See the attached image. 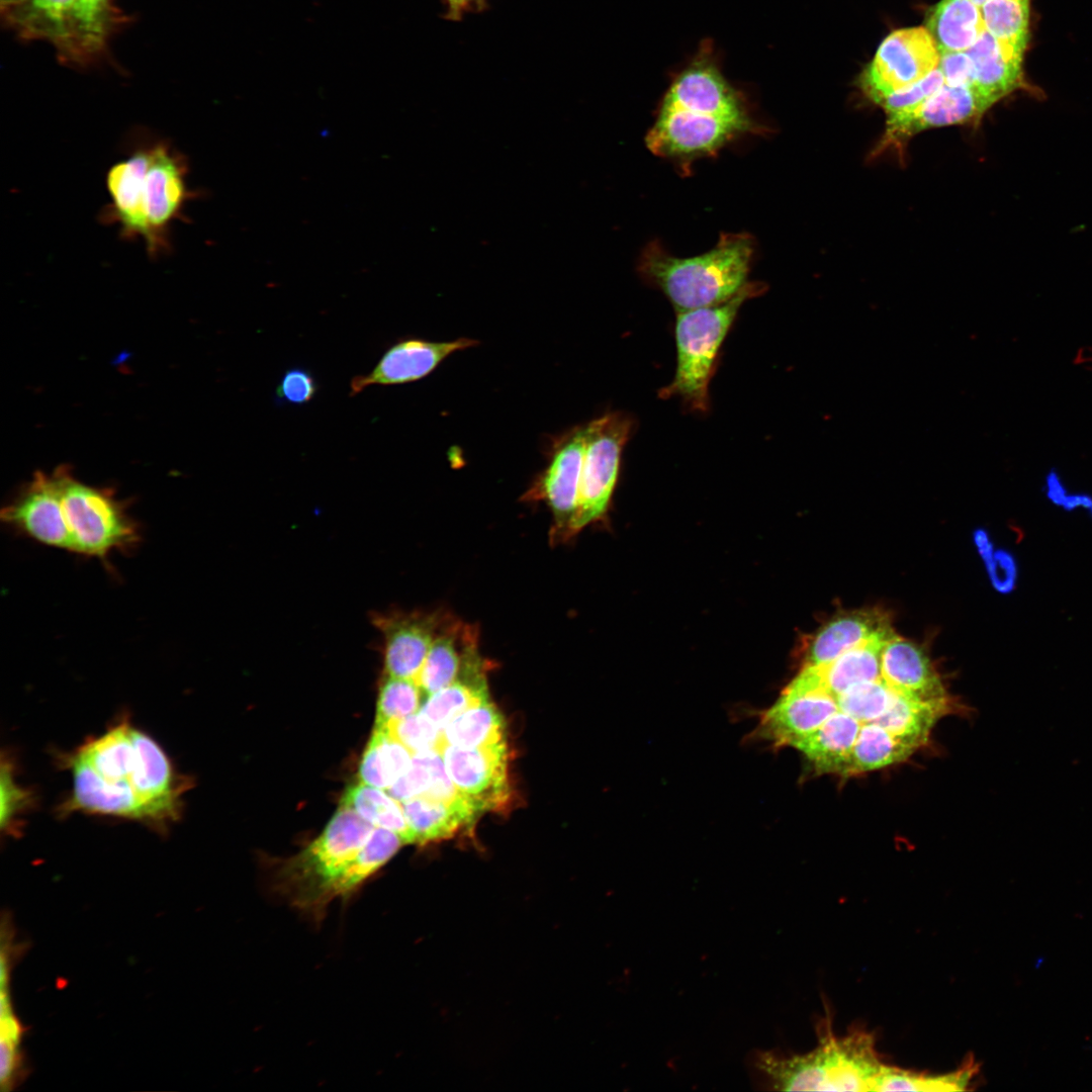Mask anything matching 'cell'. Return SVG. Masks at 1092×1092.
Returning a JSON list of instances; mask_svg holds the SVG:
<instances>
[{"label":"cell","instance_id":"1","mask_svg":"<svg viewBox=\"0 0 1092 1092\" xmlns=\"http://www.w3.org/2000/svg\"><path fill=\"white\" fill-rule=\"evenodd\" d=\"M59 761L72 776V790L58 811L136 821L163 832L177 822L192 781L180 774L161 745L120 717L103 733L88 737Z\"/></svg>","mask_w":1092,"mask_h":1092},{"label":"cell","instance_id":"2","mask_svg":"<svg viewBox=\"0 0 1092 1092\" xmlns=\"http://www.w3.org/2000/svg\"><path fill=\"white\" fill-rule=\"evenodd\" d=\"M187 163L169 143L142 144L115 163L106 176L111 198L104 218L118 225L126 239H142L157 258L170 250V226L192 196Z\"/></svg>","mask_w":1092,"mask_h":1092},{"label":"cell","instance_id":"3","mask_svg":"<svg viewBox=\"0 0 1092 1092\" xmlns=\"http://www.w3.org/2000/svg\"><path fill=\"white\" fill-rule=\"evenodd\" d=\"M754 253L747 234H722L710 251L680 258L652 242L640 255L641 276L660 289L676 311L721 303L740 291Z\"/></svg>","mask_w":1092,"mask_h":1092},{"label":"cell","instance_id":"4","mask_svg":"<svg viewBox=\"0 0 1092 1092\" xmlns=\"http://www.w3.org/2000/svg\"><path fill=\"white\" fill-rule=\"evenodd\" d=\"M819 1043L802 1055L781 1056L760 1053L756 1067L776 1090L782 1091H872V1084L884 1062L875 1035L853 1028L843 1036L834 1033L826 1015L818 1029Z\"/></svg>","mask_w":1092,"mask_h":1092},{"label":"cell","instance_id":"5","mask_svg":"<svg viewBox=\"0 0 1092 1092\" xmlns=\"http://www.w3.org/2000/svg\"><path fill=\"white\" fill-rule=\"evenodd\" d=\"M373 830L354 810L340 805L314 841L275 867L272 889L300 914L321 923L336 899L340 878Z\"/></svg>","mask_w":1092,"mask_h":1092},{"label":"cell","instance_id":"6","mask_svg":"<svg viewBox=\"0 0 1092 1092\" xmlns=\"http://www.w3.org/2000/svg\"><path fill=\"white\" fill-rule=\"evenodd\" d=\"M764 289L760 282H747L734 296L721 303L676 311V370L671 383L662 389V397L678 396L691 408L700 412L708 408L709 382L720 347L741 305Z\"/></svg>","mask_w":1092,"mask_h":1092},{"label":"cell","instance_id":"7","mask_svg":"<svg viewBox=\"0 0 1092 1092\" xmlns=\"http://www.w3.org/2000/svg\"><path fill=\"white\" fill-rule=\"evenodd\" d=\"M58 470L72 552L104 558L138 543V526L112 492L77 480L65 466Z\"/></svg>","mask_w":1092,"mask_h":1092},{"label":"cell","instance_id":"8","mask_svg":"<svg viewBox=\"0 0 1092 1092\" xmlns=\"http://www.w3.org/2000/svg\"><path fill=\"white\" fill-rule=\"evenodd\" d=\"M631 429L632 421L623 413H608L585 425L577 508L566 541L605 516Z\"/></svg>","mask_w":1092,"mask_h":1092},{"label":"cell","instance_id":"9","mask_svg":"<svg viewBox=\"0 0 1092 1092\" xmlns=\"http://www.w3.org/2000/svg\"><path fill=\"white\" fill-rule=\"evenodd\" d=\"M2 13L22 37L46 39L66 59H88L103 48L85 0H18Z\"/></svg>","mask_w":1092,"mask_h":1092},{"label":"cell","instance_id":"10","mask_svg":"<svg viewBox=\"0 0 1092 1092\" xmlns=\"http://www.w3.org/2000/svg\"><path fill=\"white\" fill-rule=\"evenodd\" d=\"M940 53L924 26L890 33L858 77V86L873 102L921 81L938 68Z\"/></svg>","mask_w":1092,"mask_h":1092},{"label":"cell","instance_id":"11","mask_svg":"<svg viewBox=\"0 0 1092 1092\" xmlns=\"http://www.w3.org/2000/svg\"><path fill=\"white\" fill-rule=\"evenodd\" d=\"M761 130L711 115L660 106L645 142L654 155L688 164L717 154L737 136Z\"/></svg>","mask_w":1092,"mask_h":1092},{"label":"cell","instance_id":"12","mask_svg":"<svg viewBox=\"0 0 1092 1092\" xmlns=\"http://www.w3.org/2000/svg\"><path fill=\"white\" fill-rule=\"evenodd\" d=\"M837 712L816 666L804 665L779 700L759 719L757 736L776 746H794Z\"/></svg>","mask_w":1092,"mask_h":1092},{"label":"cell","instance_id":"13","mask_svg":"<svg viewBox=\"0 0 1092 1092\" xmlns=\"http://www.w3.org/2000/svg\"><path fill=\"white\" fill-rule=\"evenodd\" d=\"M585 425L576 426L554 439L545 469L523 495L526 502H544L551 510L552 543L566 541L577 508L584 454Z\"/></svg>","mask_w":1092,"mask_h":1092},{"label":"cell","instance_id":"14","mask_svg":"<svg viewBox=\"0 0 1092 1092\" xmlns=\"http://www.w3.org/2000/svg\"><path fill=\"white\" fill-rule=\"evenodd\" d=\"M661 106L711 115L762 129L728 82L711 49L703 48L671 81Z\"/></svg>","mask_w":1092,"mask_h":1092},{"label":"cell","instance_id":"15","mask_svg":"<svg viewBox=\"0 0 1092 1092\" xmlns=\"http://www.w3.org/2000/svg\"><path fill=\"white\" fill-rule=\"evenodd\" d=\"M441 754L449 778L479 813L500 810L510 802L507 743L484 747L444 745Z\"/></svg>","mask_w":1092,"mask_h":1092},{"label":"cell","instance_id":"16","mask_svg":"<svg viewBox=\"0 0 1092 1092\" xmlns=\"http://www.w3.org/2000/svg\"><path fill=\"white\" fill-rule=\"evenodd\" d=\"M989 105L970 86L943 84L914 109L887 116L885 132L873 156L901 148L919 132L936 127L978 123Z\"/></svg>","mask_w":1092,"mask_h":1092},{"label":"cell","instance_id":"17","mask_svg":"<svg viewBox=\"0 0 1092 1092\" xmlns=\"http://www.w3.org/2000/svg\"><path fill=\"white\" fill-rule=\"evenodd\" d=\"M1 519L39 543L71 551L58 468L52 474L36 472L15 499L2 509Z\"/></svg>","mask_w":1092,"mask_h":1092},{"label":"cell","instance_id":"18","mask_svg":"<svg viewBox=\"0 0 1092 1092\" xmlns=\"http://www.w3.org/2000/svg\"><path fill=\"white\" fill-rule=\"evenodd\" d=\"M448 613L392 612L373 616L383 636L386 675L416 680Z\"/></svg>","mask_w":1092,"mask_h":1092},{"label":"cell","instance_id":"19","mask_svg":"<svg viewBox=\"0 0 1092 1092\" xmlns=\"http://www.w3.org/2000/svg\"><path fill=\"white\" fill-rule=\"evenodd\" d=\"M477 344L476 340L470 338L446 342L418 338L398 340L382 354L368 374L352 378L349 394L357 395L371 385H398L420 380L451 354Z\"/></svg>","mask_w":1092,"mask_h":1092},{"label":"cell","instance_id":"20","mask_svg":"<svg viewBox=\"0 0 1092 1092\" xmlns=\"http://www.w3.org/2000/svg\"><path fill=\"white\" fill-rule=\"evenodd\" d=\"M881 675L891 688L907 697L950 704L928 656L918 645L894 633L882 650Z\"/></svg>","mask_w":1092,"mask_h":1092},{"label":"cell","instance_id":"21","mask_svg":"<svg viewBox=\"0 0 1092 1092\" xmlns=\"http://www.w3.org/2000/svg\"><path fill=\"white\" fill-rule=\"evenodd\" d=\"M966 52L974 65V82L971 87L990 108L1012 92L1028 89L1022 72L1023 58L985 28Z\"/></svg>","mask_w":1092,"mask_h":1092},{"label":"cell","instance_id":"22","mask_svg":"<svg viewBox=\"0 0 1092 1092\" xmlns=\"http://www.w3.org/2000/svg\"><path fill=\"white\" fill-rule=\"evenodd\" d=\"M891 632L888 616L876 609L836 615L811 639L805 665H826L861 642Z\"/></svg>","mask_w":1092,"mask_h":1092},{"label":"cell","instance_id":"23","mask_svg":"<svg viewBox=\"0 0 1092 1092\" xmlns=\"http://www.w3.org/2000/svg\"><path fill=\"white\" fill-rule=\"evenodd\" d=\"M477 638L478 631L474 626L447 615L415 680L425 695L446 688L458 678L466 647Z\"/></svg>","mask_w":1092,"mask_h":1092},{"label":"cell","instance_id":"24","mask_svg":"<svg viewBox=\"0 0 1092 1092\" xmlns=\"http://www.w3.org/2000/svg\"><path fill=\"white\" fill-rule=\"evenodd\" d=\"M860 728L857 720L837 711L818 730L793 747L806 756L817 772L846 778Z\"/></svg>","mask_w":1092,"mask_h":1092},{"label":"cell","instance_id":"25","mask_svg":"<svg viewBox=\"0 0 1092 1092\" xmlns=\"http://www.w3.org/2000/svg\"><path fill=\"white\" fill-rule=\"evenodd\" d=\"M412 843L424 844L452 837L480 813L469 803L452 804L429 796L402 802Z\"/></svg>","mask_w":1092,"mask_h":1092},{"label":"cell","instance_id":"26","mask_svg":"<svg viewBox=\"0 0 1092 1092\" xmlns=\"http://www.w3.org/2000/svg\"><path fill=\"white\" fill-rule=\"evenodd\" d=\"M924 24L940 54L966 52L984 29L981 7L973 0H940L927 9Z\"/></svg>","mask_w":1092,"mask_h":1092},{"label":"cell","instance_id":"27","mask_svg":"<svg viewBox=\"0 0 1092 1092\" xmlns=\"http://www.w3.org/2000/svg\"><path fill=\"white\" fill-rule=\"evenodd\" d=\"M892 634L875 636L846 650L830 663L816 666L824 689L836 697L855 685L880 679L882 650Z\"/></svg>","mask_w":1092,"mask_h":1092},{"label":"cell","instance_id":"28","mask_svg":"<svg viewBox=\"0 0 1092 1092\" xmlns=\"http://www.w3.org/2000/svg\"><path fill=\"white\" fill-rule=\"evenodd\" d=\"M399 802L418 796H429L452 804L467 800L449 778L440 750L415 753L411 767L386 790Z\"/></svg>","mask_w":1092,"mask_h":1092},{"label":"cell","instance_id":"29","mask_svg":"<svg viewBox=\"0 0 1092 1092\" xmlns=\"http://www.w3.org/2000/svg\"><path fill=\"white\" fill-rule=\"evenodd\" d=\"M413 756L388 727L374 725L359 765V782L388 790L411 767Z\"/></svg>","mask_w":1092,"mask_h":1092},{"label":"cell","instance_id":"30","mask_svg":"<svg viewBox=\"0 0 1092 1092\" xmlns=\"http://www.w3.org/2000/svg\"><path fill=\"white\" fill-rule=\"evenodd\" d=\"M980 1067L970 1055L954 1071L931 1075L884 1064L872 1091H965L970 1090Z\"/></svg>","mask_w":1092,"mask_h":1092},{"label":"cell","instance_id":"31","mask_svg":"<svg viewBox=\"0 0 1092 1092\" xmlns=\"http://www.w3.org/2000/svg\"><path fill=\"white\" fill-rule=\"evenodd\" d=\"M918 748L877 723L866 724L853 745L846 778L906 760Z\"/></svg>","mask_w":1092,"mask_h":1092},{"label":"cell","instance_id":"32","mask_svg":"<svg viewBox=\"0 0 1092 1092\" xmlns=\"http://www.w3.org/2000/svg\"><path fill=\"white\" fill-rule=\"evenodd\" d=\"M506 731L503 715L490 700H486L457 716L442 730L443 746L498 745L507 743Z\"/></svg>","mask_w":1092,"mask_h":1092},{"label":"cell","instance_id":"33","mask_svg":"<svg viewBox=\"0 0 1092 1092\" xmlns=\"http://www.w3.org/2000/svg\"><path fill=\"white\" fill-rule=\"evenodd\" d=\"M340 805L351 808L373 826L393 831L404 844L412 843L403 808L388 792L359 782L346 789Z\"/></svg>","mask_w":1092,"mask_h":1092},{"label":"cell","instance_id":"34","mask_svg":"<svg viewBox=\"0 0 1092 1092\" xmlns=\"http://www.w3.org/2000/svg\"><path fill=\"white\" fill-rule=\"evenodd\" d=\"M404 844L401 838L385 828H374L369 839L349 863L336 887V899H347L369 877L383 867Z\"/></svg>","mask_w":1092,"mask_h":1092},{"label":"cell","instance_id":"35","mask_svg":"<svg viewBox=\"0 0 1092 1092\" xmlns=\"http://www.w3.org/2000/svg\"><path fill=\"white\" fill-rule=\"evenodd\" d=\"M10 971H1L0 1084L3 1091L13 1089L25 1075L20 1048L23 1028L14 1014L9 993Z\"/></svg>","mask_w":1092,"mask_h":1092},{"label":"cell","instance_id":"36","mask_svg":"<svg viewBox=\"0 0 1092 1092\" xmlns=\"http://www.w3.org/2000/svg\"><path fill=\"white\" fill-rule=\"evenodd\" d=\"M981 12L984 28L1023 58L1028 44L1029 0H988Z\"/></svg>","mask_w":1092,"mask_h":1092},{"label":"cell","instance_id":"37","mask_svg":"<svg viewBox=\"0 0 1092 1092\" xmlns=\"http://www.w3.org/2000/svg\"><path fill=\"white\" fill-rule=\"evenodd\" d=\"M898 693L881 677L855 685L833 698L837 711L857 720L862 727L866 724L878 723Z\"/></svg>","mask_w":1092,"mask_h":1092},{"label":"cell","instance_id":"38","mask_svg":"<svg viewBox=\"0 0 1092 1092\" xmlns=\"http://www.w3.org/2000/svg\"><path fill=\"white\" fill-rule=\"evenodd\" d=\"M424 695L413 679L386 675L379 691L376 726H387L420 711Z\"/></svg>","mask_w":1092,"mask_h":1092},{"label":"cell","instance_id":"39","mask_svg":"<svg viewBox=\"0 0 1092 1092\" xmlns=\"http://www.w3.org/2000/svg\"><path fill=\"white\" fill-rule=\"evenodd\" d=\"M32 793L22 787L15 778L12 760L1 758V830L8 835L18 830V820L32 805Z\"/></svg>","mask_w":1092,"mask_h":1092},{"label":"cell","instance_id":"40","mask_svg":"<svg viewBox=\"0 0 1092 1092\" xmlns=\"http://www.w3.org/2000/svg\"><path fill=\"white\" fill-rule=\"evenodd\" d=\"M385 727L414 754L443 747L442 731L420 711Z\"/></svg>","mask_w":1092,"mask_h":1092},{"label":"cell","instance_id":"41","mask_svg":"<svg viewBox=\"0 0 1092 1092\" xmlns=\"http://www.w3.org/2000/svg\"><path fill=\"white\" fill-rule=\"evenodd\" d=\"M943 84V76L937 68L921 81L885 97L877 105L884 109L887 116L907 112L920 105Z\"/></svg>","mask_w":1092,"mask_h":1092},{"label":"cell","instance_id":"42","mask_svg":"<svg viewBox=\"0 0 1092 1092\" xmlns=\"http://www.w3.org/2000/svg\"><path fill=\"white\" fill-rule=\"evenodd\" d=\"M317 390V382L310 371L292 367L283 373L275 389V401L277 404L302 405L311 401Z\"/></svg>","mask_w":1092,"mask_h":1092},{"label":"cell","instance_id":"43","mask_svg":"<svg viewBox=\"0 0 1092 1092\" xmlns=\"http://www.w3.org/2000/svg\"><path fill=\"white\" fill-rule=\"evenodd\" d=\"M938 69L944 84L949 86H972L974 65L967 52L940 54Z\"/></svg>","mask_w":1092,"mask_h":1092},{"label":"cell","instance_id":"44","mask_svg":"<svg viewBox=\"0 0 1092 1092\" xmlns=\"http://www.w3.org/2000/svg\"><path fill=\"white\" fill-rule=\"evenodd\" d=\"M989 574L995 587L1003 593L1010 592L1016 580V563L1006 551L993 552L986 559Z\"/></svg>","mask_w":1092,"mask_h":1092},{"label":"cell","instance_id":"45","mask_svg":"<svg viewBox=\"0 0 1092 1092\" xmlns=\"http://www.w3.org/2000/svg\"><path fill=\"white\" fill-rule=\"evenodd\" d=\"M85 3L94 25L106 37L112 23L110 0H85Z\"/></svg>","mask_w":1092,"mask_h":1092},{"label":"cell","instance_id":"46","mask_svg":"<svg viewBox=\"0 0 1092 1092\" xmlns=\"http://www.w3.org/2000/svg\"><path fill=\"white\" fill-rule=\"evenodd\" d=\"M1060 506L1067 511L1083 508L1092 516V495L1088 493L1069 492L1068 490Z\"/></svg>","mask_w":1092,"mask_h":1092},{"label":"cell","instance_id":"47","mask_svg":"<svg viewBox=\"0 0 1092 1092\" xmlns=\"http://www.w3.org/2000/svg\"><path fill=\"white\" fill-rule=\"evenodd\" d=\"M18 0H0L1 10L16 3Z\"/></svg>","mask_w":1092,"mask_h":1092},{"label":"cell","instance_id":"48","mask_svg":"<svg viewBox=\"0 0 1092 1092\" xmlns=\"http://www.w3.org/2000/svg\"><path fill=\"white\" fill-rule=\"evenodd\" d=\"M973 1H974V2H975V3L977 4V5H979V6L981 7V6H982V5H983V4H984V3L986 2V1H988V0H973Z\"/></svg>","mask_w":1092,"mask_h":1092}]
</instances>
